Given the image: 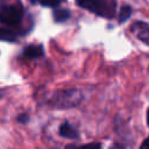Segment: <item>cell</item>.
<instances>
[{"label": "cell", "instance_id": "cell-1", "mask_svg": "<svg viewBox=\"0 0 149 149\" xmlns=\"http://www.w3.org/2000/svg\"><path fill=\"white\" fill-rule=\"evenodd\" d=\"M21 0H0V22L7 27L17 26L23 19Z\"/></svg>", "mask_w": 149, "mask_h": 149}, {"label": "cell", "instance_id": "cell-2", "mask_svg": "<svg viewBox=\"0 0 149 149\" xmlns=\"http://www.w3.org/2000/svg\"><path fill=\"white\" fill-rule=\"evenodd\" d=\"M81 99L83 95L79 90L69 88V90H61L55 92L49 99L48 104L55 108H71L79 105Z\"/></svg>", "mask_w": 149, "mask_h": 149}, {"label": "cell", "instance_id": "cell-3", "mask_svg": "<svg viewBox=\"0 0 149 149\" xmlns=\"http://www.w3.org/2000/svg\"><path fill=\"white\" fill-rule=\"evenodd\" d=\"M77 5L99 16L112 19L115 14L116 3L114 0H76Z\"/></svg>", "mask_w": 149, "mask_h": 149}, {"label": "cell", "instance_id": "cell-4", "mask_svg": "<svg viewBox=\"0 0 149 149\" xmlns=\"http://www.w3.org/2000/svg\"><path fill=\"white\" fill-rule=\"evenodd\" d=\"M132 33L143 43L149 45V24L142 21H136L130 27Z\"/></svg>", "mask_w": 149, "mask_h": 149}, {"label": "cell", "instance_id": "cell-5", "mask_svg": "<svg viewBox=\"0 0 149 149\" xmlns=\"http://www.w3.org/2000/svg\"><path fill=\"white\" fill-rule=\"evenodd\" d=\"M44 55V50H43V47L41 44H30V45H27L23 51H22V56L26 57V58H38L41 56Z\"/></svg>", "mask_w": 149, "mask_h": 149}, {"label": "cell", "instance_id": "cell-6", "mask_svg": "<svg viewBox=\"0 0 149 149\" xmlns=\"http://www.w3.org/2000/svg\"><path fill=\"white\" fill-rule=\"evenodd\" d=\"M59 134L66 139H77L78 137V130L72 125H70L69 122H64L61 125Z\"/></svg>", "mask_w": 149, "mask_h": 149}, {"label": "cell", "instance_id": "cell-7", "mask_svg": "<svg viewBox=\"0 0 149 149\" xmlns=\"http://www.w3.org/2000/svg\"><path fill=\"white\" fill-rule=\"evenodd\" d=\"M19 37V34L10 28H0V41L5 42H15Z\"/></svg>", "mask_w": 149, "mask_h": 149}, {"label": "cell", "instance_id": "cell-8", "mask_svg": "<svg viewBox=\"0 0 149 149\" xmlns=\"http://www.w3.org/2000/svg\"><path fill=\"white\" fill-rule=\"evenodd\" d=\"M52 16H54V20H55L56 22H64V21H66V20L70 19L71 13H70L68 9L58 8V9H55V10H54Z\"/></svg>", "mask_w": 149, "mask_h": 149}, {"label": "cell", "instance_id": "cell-9", "mask_svg": "<svg viewBox=\"0 0 149 149\" xmlns=\"http://www.w3.org/2000/svg\"><path fill=\"white\" fill-rule=\"evenodd\" d=\"M130 14H132V8H130V6H123V7L120 9V13H119V22L122 23V22H125L126 20H128L129 16H130Z\"/></svg>", "mask_w": 149, "mask_h": 149}, {"label": "cell", "instance_id": "cell-10", "mask_svg": "<svg viewBox=\"0 0 149 149\" xmlns=\"http://www.w3.org/2000/svg\"><path fill=\"white\" fill-rule=\"evenodd\" d=\"M30 2H33V3L38 2L40 5H42L44 7H56L59 5L61 0H30Z\"/></svg>", "mask_w": 149, "mask_h": 149}, {"label": "cell", "instance_id": "cell-11", "mask_svg": "<svg viewBox=\"0 0 149 149\" xmlns=\"http://www.w3.org/2000/svg\"><path fill=\"white\" fill-rule=\"evenodd\" d=\"M66 149H101L99 143H87L85 146L76 147V146H69Z\"/></svg>", "mask_w": 149, "mask_h": 149}, {"label": "cell", "instance_id": "cell-12", "mask_svg": "<svg viewBox=\"0 0 149 149\" xmlns=\"http://www.w3.org/2000/svg\"><path fill=\"white\" fill-rule=\"evenodd\" d=\"M140 149H149V137H147V139L142 142Z\"/></svg>", "mask_w": 149, "mask_h": 149}, {"label": "cell", "instance_id": "cell-13", "mask_svg": "<svg viewBox=\"0 0 149 149\" xmlns=\"http://www.w3.org/2000/svg\"><path fill=\"white\" fill-rule=\"evenodd\" d=\"M17 120H19L20 122H26V121L28 120V115H27V114H21V115H19Z\"/></svg>", "mask_w": 149, "mask_h": 149}, {"label": "cell", "instance_id": "cell-14", "mask_svg": "<svg viewBox=\"0 0 149 149\" xmlns=\"http://www.w3.org/2000/svg\"><path fill=\"white\" fill-rule=\"evenodd\" d=\"M147 122H148V125H149V109H148V112H147Z\"/></svg>", "mask_w": 149, "mask_h": 149}]
</instances>
